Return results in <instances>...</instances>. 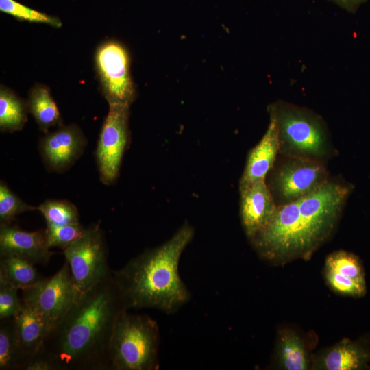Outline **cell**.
Returning <instances> with one entry per match:
<instances>
[{
	"label": "cell",
	"mask_w": 370,
	"mask_h": 370,
	"mask_svg": "<svg viewBox=\"0 0 370 370\" xmlns=\"http://www.w3.org/2000/svg\"><path fill=\"white\" fill-rule=\"evenodd\" d=\"M342 8L349 12H354L367 0H332Z\"/></svg>",
	"instance_id": "cell-30"
},
{
	"label": "cell",
	"mask_w": 370,
	"mask_h": 370,
	"mask_svg": "<svg viewBox=\"0 0 370 370\" xmlns=\"http://www.w3.org/2000/svg\"><path fill=\"white\" fill-rule=\"evenodd\" d=\"M86 139L75 125H60L40 142V151L47 168L56 172L69 169L82 156Z\"/></svg>",
	"instance_id": "cell-11"
},
{
	"label": "cell",
	"mask_w": 370,
	"mask_h": 370,
	"mask_svg": "<svg viewBox=\"0 0 370 370\" xmlns=\"http://www.w3.org/2000/svg\"><path fill=\"white\" fill-rule=\"evenodd\" d=\"M277 356L280 366L286 370L308 369L306 350L301 338L291 330L281 331L277 343Z\"/></svg>",
	"instance_id": "cell-19"
},
{
	"label": "cell",
	"mask_w": 370,
	"mask_h": 370,
	"mask_svg": "<svg viewBox=\"0 0 370 370\" xmlns=\"http://www.w3.org/2000/svg\"><path fill=\"white\" fill-rule=\"evenodd\" d=\"M21 370H57L54 362L41 348L30 358Z\"/></svg>",
	"instance_id": "cell-29"
},
{
	"label": "cell",
	"mask_w": 370,
	"mask_h": 370,
	"mask_svg": "<svg viewBox=\"0 0 370 370\" xmlns=\"http://www.w3.org/2000/svg\"><path fill=\"white\" fill-rule=\"evenodd\" d=\"M35 265L20 256H0V278L23 291L34 286L45 278L38 271Z\"/></svg>",
	"instance_id": "cell-17"
},
{
	"label": "cell",
	"mask_w": 370,
	"mask_h": 370,
	"mask_svg": "<svg viewBox=\"0 0 370 370\" xmlns=\"http://www.w3.org/2000/svg\"><path fill=\"white\" fill-rule=\"evenodd\" d=\"M325 270L358 281L365 282L358 258L347 251H338L330 254L325 260Z\"/></svg>",
	"instance_id": "cell-23"
},
{
	"label": "cell",
	"mask_w": 370,
	"mask_h": 370,
	"mask_svg": "<svg viewBox=\"0 0 370 370\" xmlns=\"http://www.w3.org/2000/svg\"><path fill=\"white\" fill-rule=\"evenodd\" d=\"M130 58L119 42L109 41L97 50L95 65L101 91L108 104L130 105L135 97Z\"/></svg>",
	"instance_id": "cell-10"
},
{
	"label": "cell",
	"mask_w": 370,
	"mask_h": 370,
	"mask_svg": "<svg viewBox=\"0 0 370 370\" xmlns=\"http://www.w3.org/2000/svg\"><path fill=\"white\" fill-rule=\"evenodd\" d=\"M19 349L14 318L0 320V370H18Z\"/></svg>",
	"instance_id": "cell-21"
},
{
	"label": "cell",
	"mask_w": 370,
	"mask_h": 370,
	"mask_svg": "<svg viewBox=\"0 0 370 370\" xmlns=\"http://www.w3.org/2000/svg\"><path fill=\"white\" fill-rule=\"evenodd\" d=\"M74 281L82 293L111 273L105 236L99 223L86 227L84 235L63 250Z\"/></svg>",
	"instance_id": "cell-7"
},
{
	"label": "cell",
	"mask_w": 370,
	"mask_h": 370,
	"mask_svg": "<svg viewBox=\"0 0 370 370\" xmlns=\"http://www.w3.org/2000/svg\"><path fill=\"white\" fill-rule=\"evenodd\" d=\"M269 110L278 125L279 153L321 162L331 155L328 131L319 115L284 101L272 104Z\"/></svg>",
	"instance_id": "cell-4"
},
{
	"label": "cell",
	"mask_w": 370,
	"mask_h": 370,
	"mask_svg": "<svg viewBox=\"0 0 370 370\" xmlns=\"http://www.w3.org/2000/svg\"><path fill=\"white\" fill-rule=\"evenodd\" d=\"M279 153L278 125L275 118L270 115L267 131L260 142L249 152L239 186L259 180H265L273 166Z\"/></svg>",
	"instance_id": "cell-14"
},
{
	"label": "cell",
	"mask_w": 370,
	"mask_h": 370,
	"mask_svg": "<svg viewBox=\"0 0 370 370\" xmlns=\"http://www.w3.org/2000/svg\"><path fill=\"white\" fill-rule=\"evenodd\" d=\"M193 235L194 229L186 223L162 245L145 250L120 270L112 271L127 310L150 308L170 313L189 300L178 265Z\"/></svg>",
	"instance_id": "cell-3"
},
{
	"label": "cell",
	"mask_w": 370,
	"mask_h": 370,
	"mask_svg": "<svg viewBox=\"0 0 370 370\" xmlns=\"http://www.w3.org/2000/svg\"><path fill=\"white\" fill-rule=\"evenodd\" d=\"M82 293L65 260L53 276L45 278L34 286L23 291L21 300L42 315L51 331Z\"/></svg>",
	"instance_id": "cell-8"
},
{
	"label": "cell",
	"mask_w": 370,
	"mask_h": 370,
	"mask_svg": "<svg viewBox=\"0 0 370 370\" xmlns=\"http://www.w3.org/2000/svg\"><path fill=\"white\" fill-rule=\"evenodd\" d=\"M47 225L60 226L79 223L77 207L66 200L48 199L37 206Z\"/></svg>",
	"instance_id": "cell-22"
},
{
	"label": "cell",
	"mask_w": 370,
	"mask_h": 370,
	"mask_svg": "<svg viewBox=\"0 0 370 370\" xmlns=\"http://www.w3.org/2000/svg\"><path fill=\"white\" fill-rule=\"evenodd\" d=\"M18 289L0 278V320L14 317L22 309Z\"/></svg>",
	"instance_id": "cell-27"
},
{
	"label": "cell",
	"mask_w": 370,
	"mask_h": 370,
	"mask_svg": "<svg viewBox=\"0 0 370 370\" xmlns=\"http://www.w3.org/2000/svg\"><path fill=\"white\" fill-rule=\"evenodd\" d=\"M369 357L361 347L343 340L321 356L317 367L325 370L358 369L367 362Z\"/></svg>",
	"instance_id": "cell-16"
},
{
	"label": "cell",
	"mask_w": 370,
	"mask_h": 370,
	"mask_svg": "<svg viewBox=\"0 0 370 370\" xmlns=\"http://www.w3.org/2000/svg\"><path fill=\"white\" fill-rule=\"evenodd\" d=\"M27 104L28 111L42 132H47L49 127L61 123L58 108L47 87L34 86L30 91Z\"/></svg>",
	"instance_id": "cell-18"
},
{
	"label": "cell",
	"mask_w": 370,
	"mask_h": 370,
	"mask_svg": "<svg viewBox=\"0 0 370 370\" xmlns=\"http://www.w3.org/2000/svg\"><path fill=\"white\" fill-rule=\"evenodd\" d=\"M53 254L48 245L46 228L27 232L10 224H0V256L14 255L34 264L46 265Z\"/></svg>",
	"instance_id": "cell-13"
},
{
	"label": "cell",
	"mask_w": 370,
	"mask_h": 370,
	"mask_svg": "<svg viewBox=\"0 0 370 370\" xmlns=\"http://www.w3.org/2000/svg\"><path fill=\"white\" fill-rule=\"evenodd\" d=\"M86 227L80 223L60 226L47 225V237L49 248L57 247L62 250L79 239Z\"/></svg>",
	"instance_id": "cell-26"
},
{
	"label": "cell",
	"mask_w": 370,
	"mask_h": 370,
	"mask_svg": "<svg viewBox=\"0 0 370 370\" xmlns=\"http://www.w3.org/2000/svg\"><path fill=\"white\" fill-rule=\"evenodd\" d=\"M0 10L19 20L45 23L54 27L62 26L58 18L33 10L14 0H0Z\"/></svg>",
	"instance_id": "cell-25"
},
{
	"label": "cell",
	"mask_w": 370,
	"mask_h": 370,
	"mask_svg": "<svg viewBox=\"0 0 370 370\" xmlns=\"http://www.w3.org/2000/svg\"><path fill=\"white\" fill-rule=\"evenodd\" d=\"M239 190L242 225L251 241L271 220L278 206L265 180L239 186Z\"/></svg>",
	"instance_id": "cell-12"
},
{
	"label": "cell",
	"mask_w": 370,
	"mask_h": 370,
	"mask_svg": "<svg viewBox=\"0 0 370 370\" xmlns=\"http://www.w3.org/2000/svg\"><path fill=\"white\" fill-rule=\"evenodd\" d=\"M128 310L112 273L82 293L42 347L57 370H108L116 323Z\"/></svg>",
	"instance_id": "cell-1"
},
{
	"label": "cell",
	"mask_w": 370,
	"mask_h": 370,
	"mask_svg": "<svg viewBox=\"0 0 370 370\" xmlns=\"http://www.w3.org/2000/svg\"><path fill=\"white\" fill-rule=\"evenodd\" d=\"M128 104H109L99 134L95 158L100 180L106 185L118 178L124 153L130 143Z\"/></svg>",
	"instance_id": "cell-9"
},
{
	"label": "cell",
	"mask_w": 370,
	"mask_h": 370,
	"mask_svg": "<svg viewBox=\"0 0 370 370\" xmlns=\"http://www.w3.org/2000/svg\"><path fill=\"white\" fill-rule=\"evenodd\" d=\"M350 192L349 185L329 180L304 197L278 206L251 241L257 252L277 262L308 257L333 231Z\"/></svg>",
	"instance_id": "cell-2"
},
{
	"label": "cell",
	"mask_w": 370,
	"mask_h": 370,
	"mask_svg": "<svg viewBox=\"0 0 370 370\" xmlns=\"http://www.w3.org/2000/svg\"><path fill=\"white\" fill-rule=\"evenodd\" d=\"M321 161L284 156L269 172L268 187L277 206L297 201L314 192L328 182Z\"/></svg>",
	"instance_id": "cell-6"
},
{
	"label": "cell",
	"mask_w": 370,
	"mask_h": 370,
	"mask_svg": "<svg viewBox=\"0 0 370 370\" xmlns=\"http://www.w3.org/2000/svg\"><path fill=\"white\" fill-rule=\"evenodd\" d=\"M37 210L24 202L5 184L0 182V224L10 225L14 218L25 212Z\"/></svg>",
	"instance_id": "cell-24"
},
{
	"label": "cell",
	"mask_w": 370,
	"mask_h": 370,
	"mask_svg": "<svg viewBox=\"0 0 370 370\" xmlns=\"http://www.w3.org/2000/svg\"><path fill=\"white\" fill-rule=\"evenodd\" d=\"M21 310L14 317L18 341V370L43 346L50 328L42 315L23 302Z\"/></svg>",
	"instance_id": "cell-15"
},
{
	"label": "cell",
	"mask_w": 370,
	"mask_h": 370,
	"mask_svg": "<svg viewBox=\"0 0 370 370\" xmlns=\"http://www.w3.org/2000/svg\"><path fill=\"white\" fill-rule=\"evenodd\" d=\"M27 103L12 91L1 86L0 89V129L1 132H14L23 128L27 121Z\"/></svg>",
	"instance_id": "cell-20"
},
{
	"label": "cell",
	"mask_w": 370,
	"mask_h": 370,
	"mask_svg": "<svg viewBox=\"0 0 370 370\" xmlns=\"http://www.w3.org/2000/svg\"><path fill=\"white\" fill-rule=\"evenodd\" d=\"M119 317L112 336L108 370L158 369L159 330L157 323L144 314Z\"/></svg>",
	"instance_id": "cell-5"
},
{
	"label": "cell",
	"mask_w": 370,
	"mask_h": 370,
	"mask_svg": "<svg viewBox=\"0 0 370 370\" xmlns=\"http://www.w3.org/2000/svg\"><path fill=\"white\" fill-rule=\"evenodd\" d=\"M325 278L332 290L340 294L361 297L365 293V282L358 281L328 270H325Z\"/></svg>",
	"instance_id": "cell-28"
}]
</instances>
